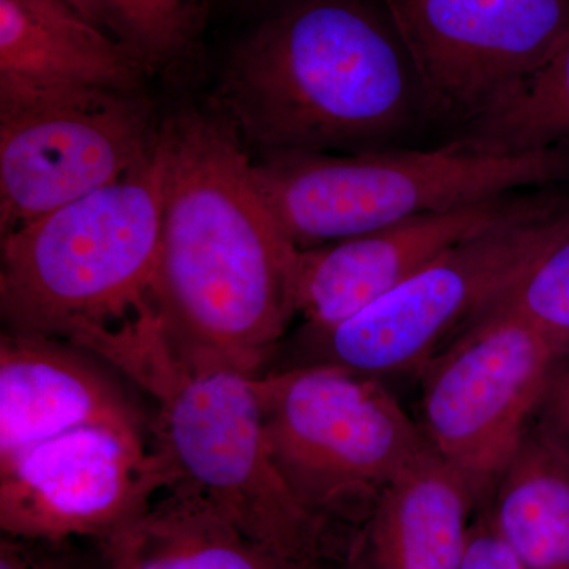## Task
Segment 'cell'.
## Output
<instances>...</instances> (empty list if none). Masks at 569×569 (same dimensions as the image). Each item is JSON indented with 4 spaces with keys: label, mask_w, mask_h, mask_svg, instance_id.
<instances>
[{
    "label": "cell",
    "mask_w": 569,
    "mask_h": 569,
    "mask_svg": "<svg viewBox=\"0 0 569 569\" xmlns=\"http://www.w3.org/2000/svg\"><path fill=\"white\" fill-rule=\"evenodd\" d=\"M531 421L569 456V348L553 358Z\"/></svg>",
    "instance_id": "44dd1931"
},
{
    "label": "cell",
    "mask_w": 569,
    "mask_h": 569,
    "mask_svg": "<svg viewBox=\"0 0 569 569\" xmlns=\"http://www.w3.org/2000/svg\"><path fill=\"white\" fill-rule=\"evenodd\" d=\"M160 148L153 306L183 358L261 376L298 316L299 249L266 201L247 146L219 112L168 119Z\"/></svg>",
    "instance_id": "6da1fadb"
},
{
    "label": "cell",
    "mask_w": 569,
    "mask_h": 569,
    "mask_svg": "<svg viewBox=\"0 0 569 569\" xmlns=\"http://www.w3.org/2000/svg\"><path fill=\"white\" fill-rule=\"evenodd\" d=\"M520 197L492 198L413 217L299 250L296 310L310 331L335 328L395 290L449 247L496 222Z\"/></svg>",
    "instance_id": "7c38bea8"
},
{
    "label": "cell",
    "mask_w": 569,
    "mask_h": 569,
    "mask_svg": "<svg viewBox=\"0 0 569 569\" xmlns=\"http://www.w3.org/2000/svg\"><path fill=\"white\" fill-rule=\"evenodd\" d=\"M432 112L467 122L518 89L569 31V0H385Z\"/></svg>",
    "instance_id": "8fae6325"
},
{
    "label": "cell",
    "mask_w": 569,
    "mask_h": 569,
    "mask_svg": "<svg viewBox=\"0 0 569 569\" xmlns=\"http://www.w3.org/2000/svg\"><path fill=\"white\" fill-rule=\"evenodd\" d=\"M253 171L283 230L306 250L512 190L569 183V144L498 153L460 138L430 151H264Z\"/></svg>",
    "instance_id": "5b68a950"
},
{
    "label": "cell",
    "mask_w": 569,
    "mask_h": 569,
    "mask_svg": "<svg viewBox=\"0 0 569 569\" xmlns=\"http://www.w3.org/2000/svg\"><path fill=\"white\" fill-rule=\"evenodd\" d=\"M160 129L138 92L0 100V233L134 173Z\"/></svg>",
    "instance_id": "9c48e42d"
},
{
    "label": "cell",
    "mask_w": 569,
    "mask_h": 569,
    "mask_svg": "<svg viewBox=\"0 0 569 569\" xmlns=\"http://www.w3.org/2000/svg\"><path fill=\"white\" fill-rule=\"evenodd\" d=\"M96 359L66 340L3 331L0 460L81 427H146L119 381Z\"/></svg>",
    "instance_id": "4fadbf2b"
},
{
    "label": "cell",
    "mask_w": 569,
    "mask_h": 569,
    "mask_svg": "<svg viewBox=\"0 0 569 569\" xmlns=\"http://www.w3.org/2000/svg\"><path fill=\"white\" fill-rule=\"evenodd\" d=\"M163 181L159 140L152 159L122 181L2 234L6 331L71 342L152 301Z\"/></svg>",
    "instance_id": "277c9868"
},
{
    "label": "cell",
    "mask_w": 569,
    "mask_h": 569,
    "mask_svg": "<svg viewBox=\"0 0 569 569\" xmlns=\"http://www.w3.org/2000/svg\"><path fill=\"white\" fill-rule=\"evenodd\" d=\"M148 66L66 0H0V100L138 92Z\"/></svg>",
    "instance_id": "5bb4252c"
},
{
    "label": "cell",
    "mask_w": 569,
    "mask_h": 569,
    "mask_svg": "<svg viewBox=\"0 0 569 569\" xmlns=\"http://www.w3.org/2000/svg\"><path fill=\"white\" fill-rule=\"evenodd\" d=\"M553 189L523 194L361 312L312 331L316 362L376 377L419 372L569 233V193Z\"/></svg>",
    "instance_id": "52a82bcc"
},
{
    "label": "cell",
    "mask_w": 569,
    "mask_h": 569,
    "mask_svg": "<svg viewBox=\"0 0 569 569\" xmlns=\"http://www.w3.org/2000/svg\"><path fill=\"white\" fill-rule=\"evenodd\" d=\"M39 569H84L78 567V565L70 563V561L56 559V557H47L44 556L43 561H41Z\"/></svg>",
    "instance_id": "cb8c5ba5"
},
{
    "label": "cell",
    "mask_w": 569,
    "mask_h": 569,
    "mask_svg": "<svg viewBox=\"0 0 569 569\" xmlns=\"http://www.w3.org/2000/svg\"><path fill=\"white\" fill-rule=\"evenodd\" d=\"M99 545L103 569H310L173 489Z\"/></svg>",
    "instance_id": "2e32d148"
},
{
    "label": "cell",
    "mask_w": 569,
    "mask_h": 569,
    "mask_svg": "<svg viewBox=\"0 0 569 569\" xmlns=\"http://www.w3.org/2000/svg\"><path fill=\"white\" fill-rule=\"evenodd\" d=\"M482 509L526 569H569V456L533 421Z\"/></svg>",
    "instance_id": "e0dca14e"
},
{
    "label": "cell",
    "mask_w": 569,
    "mask_h": 569,
    "mask_svg": "<svg viewBox=\"0 0 569 569\" xmlns=\"http://www.w3.org/2000/svg\"><path fill=\"white\" fill-rule=\"evenodd\" d=\"M417 96L399 37L369 7L306 0L236 48L217 108L261 152H358L406 129Z\"/></svg>",
    "instance_id": "7a4b0ae2"
},
{
    "label": "cell",
    "mask_w": 569,
    "mask_h": 569,
    "mask_svg": "<svg viewBox=\"0 0 569 569\" xmlns=\"http://www.w3.org/2000/svg\"><path fill=\"white\" fill-rule=\"evenodd\" d=\"M478 511L466 481L429 449L348 530L340 569H460Z\"/></svg>",
    "instance_id": "9a60e30c"
},
{
    "label": "cell",
    "mask_w": 569,
    "mask_h": 569,
    "mask_svg": "<svg viewBox=\"0 0 569 569\" xmlns=\"http://www.w3.org/2000/svg\"><path fill=\"white\" fill-rule=\"evenodd\" d=\"M463 140L498 153L569 144V31L507 100L470 123Z\"/></svg>",
    "instance_id": "ac0fdd59"
},
{
    "label": "cell",
    "mask_w": 569,
    "mask_h": 569,
    "mask_svg": "<svg viewBox=\"0 0 569 569\" xmlns=\"http://www.w3.org/2000/svg\"><path fill=\"white\" fill-rule=\"evenodd\" d=\"M173 477L146 427L89 426L0 460V529L58 546L140 518Z\"/></svg>",
    "instance_id": "30bf717a"
},
{
    "label": "cell",
    "mask_w": 569,
    "mask_h": 569,
    "mask_svg": "<svg viewBox=\"0 0 569 569\" xmlns=\"http://www.w3.org/2000/svg\"><path fill=\"white\" fill-rule=\"evenodd\" d=\"M152 67L170 66L193 47L209 0H66Z\"/></svg>",
    "instance_id": "d6986e66"
},
{
    "label": "cell",
    "mask_w": 569,
    "mask_h": 569,
    "mask_svg": "<svg viewBox=\"0 0 569 569\" xmlns=\"http://www.w3.org/2000/svg\"><path fill=\"white\" fill-rule=\"evenodd\" d=\"M557 353L518 317L489 309L419 370L422 436L479 509L530 426Z\"/></svg>",
    "instance_id": "ba28073f"
},
{
    "label": "cell",
    "mask_w": 569,
    "mask_h": 569,
    "mask_svg": "<svg viewBox=\"0 0 569 569\" xmlns=\"http://www.w3.org/2000/svg\"><path fill=\"white\" fill-rule=\"evenodd\" d=\"M460 569H526L503 541L492 523L488 512L479 509L471 526L466 559Z\"/></svg>",
    "instance_id": "7402d4cb"
},
{
    "label": "cell",
    "mask_w": 569,
    "mask_h": 569,
    "mask_svg": "<svg viewBox=\"0 0 569 569\" xmlns=\"http://www.w3.org/2000/svg\"><path fill=\"white\" fill-rule=\"evenodd\" d=\"M253 388L280 477L328 529L350 530L430 449L380 377L312 362L263 372Z\"/></svg>",
    "instance_id": "8992f818"
},
{
    "label": "cell",
    "mask_w": 569,
    "mask_h": 569,
    "mask_svg": "<svg viewBox=\"0 0 569 569\" xmlns=\"http://www.w3.org/2000/svg\"><path fill=\"white\" fill-rule=\"evenodd\" d=\"M37 546H40V542L2 533L0 569H39L44 556Z\"/></svg>",
    "instance_id": "603a6c76"
},
{
    "label": "cell",
    "mask_w": 569,
    "mask_h": 569,
    "mask_svg": "<svg viewBox=\"0 0 569 569\" xmlns=\"http://www.w3.org/2000/svg\"><path fill=\"white\" fill-rule=\"evenodd\" d=\"M490 309L518 317L557 350L569 348V233Z\"/></svg>",
    "instance_id": "ffe728a7"
},
{
    "label": "cell",
    "mask_w": 569,
    "mask_h": 569,
    "mask_svg": "<svg viewBox=\"0 0 569 569\" xmlns=\"http://www.w3.org/2000/svg\"><path fill=\"white\" fill-rule=\"evenodd\" d=\"M137 385L156 406L153 443L171 488L200 498L246 535L313 569L332 530L284 485L266 443L253 377L183 358L152 301L112 328L74 339Z\"/></svg>",
    "instance_id": "3957f363"
}]
</instances>
